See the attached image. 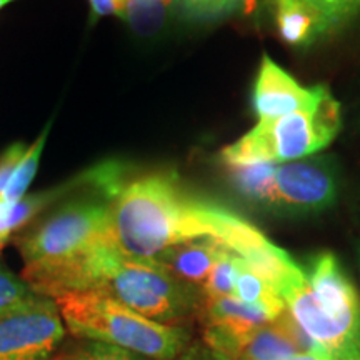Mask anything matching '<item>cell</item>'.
I'll return each mask as SVG.
<instances>
[{
    "label": "cell",
    "instance_id": "16",
    "mask_svg": "<svg viewBox=\"0 0 360 360\" xmlns=\"http://www.w3.org/2000/svg\"><path fill=\"white\" fill-rule=\"evenodd\" d=\"M175 8V0H125L120 19L141 37L160 32Z\"/></svg>",
    "mask_w": 360,
    "mask_h": 360
},
{
    "label": "cell",
    "instance_id": "10",
    "mask_svg": "<svg viewBox=\"0 0 360 360\" xmlns=\"http://www.w3.org/2000/svg\"><path fill=\"white\" fill-rule=\"evenodd\" d=\"M305 277L328 317L339 322L345 330L360 339V300L352 282L340 262L330 252L315 255L310 260Z\"/></svg>",
    "mask_w": 360,
    "mask_h": 360
},
{
    "label": "cell",
    "instance_id": "6",
    "mask_svg": "<svg viewBox=\"0 0 360 360\" xmlns=\"http://www.w3.org/2000/svg\"><path fill=\"white\" fill-rule=\"evenodd\" d=\"M339 180L334 162L327 157L277 164L260 209L281 215H310L334 204Z\"/></svg>",
    "mask_w": 360,
    "mask_h": 360
},
{
    "label": "cell",
    "instance_id": "15",
    "mask_svg": "<svg viewBox=\"0 0 360 360\" xmlns=\"http://www.w3.org/2000/svg\"><path fill=\"white\" fill-rule=\"evenodd\" d=\"M233 295L240 299L242 302L254 305L270 317L277 319L283 310H287V305L283 302L282 295L278 294L277 287L262 276L259 270H255L252 265L238 255L237 259V272H236V290Z\"/></svg>",
    "mask_w": 360,
    "mask_h": 360
},
{
    "label": "cell",
    "instance_id": "23",
    "mask_svg": "<svg viewBox=\"0 0 360 360\" xmlns=\"http://www.w3.org/2000/svg\"><path fill=\"white\" fill-rule=\"evenodd\" d=\"M330 17L339 29L360 12V0H309Z\"/></svg>",
    "mask_w": 360,
    "mask_h": 360
},
{
    "label": "cell",
    "instance_id": "19",
    "mask_svg": "<svg viewBox=\"0 0 360 360\" xmlns=\"http://www.w3.org/2000/svg\"><path fill=\"white\" fill-rule=\"evenodd\" d=\"M250 6L252 0H175L179 15L188 22H214Z\"/></svg>",
    "mask_w": 360,
    "mask_h": 360
},
{
    "label": "cell",
    "instance_id": "14",
    "mask_svg": "<svg viewBox=\"0 0 360 360\" xmlns=\"http://www.w3.org/2000/svg\"><path fill=\"white\" fill-rule=\"evenodd\" d=\"M200 317L207 328L231 332V334H244L254 328L267 326L272 317L254 305H249L237 299L236 295L204 299L200 307Z\"/></svg>",
    "mask_w": 360,
    "mask_h": 360
},
{
    "label": "cell",
    "instance_id": "26",
    "mask_svg": "<svg viewBox=\"0 0 360 360\" xmlns=\"http://www.w3.org/2000/svg\"><path fill=\"white\" fill-rule=\"evenodd\" d=\"M17 233L15 222H13V202L0 200V249L11 242Z\"/></svg>",
    "mask_w": 360,
    "mask_h": 360
},
{
    "label": "cell",
    "instance_id": "13",
    "mask_svg": "<svg viewBox=\"0 0 360 360\" xmlns=\"http://www.w3.org/2000/svg\"><path fill=\"white\" fill-rule=\"evenodd\" d=\"M229 247H225L214 238H197V240L184 242L170 249L160 252L154 260L162 267L167 269L179 281L199 287L205 282L207 276L217 262L220 254Z\"/></svg>",
    "mask_w": 360,
    "mask_h": 360
},
{
    "label": "cell",
    "instance_id": "24",
    "mask_svg": "<svg viewBox=\"0 0 360 360\" xmlns=\"http://www.w3.org/2000/svg\"><path fill=\"white\" fill-rule=\"evenodd\" d=\"M27 147L29 146H25V143L15 142L0 154V199H2L4 192H6L17 165H19L22 157H24Z\"/></svg>",
    "mask_w": 360,
    "mask_h": 360
},
{
    "label": "cell",
    "instance_id": "21",
    "mask_svg": "<svg viewBox=\"0 0 360 360\" xmlns=\"http://www.w3.org/2000/svg\"><path fill=\"white\" fill-rule=\"evenodd\" d=\"M39 294L30 289L22 277H17L6 267L0 260V317L11 310L20 307L30 300H34Z\"/></svg>",
    "mask_w": 360,
    "mask_h": 360
},
{
    "label": "cell",
    "instance_id": "5",
    "mask_svg": "<svg viewBox=\"0 0 360 360\" xmlns=\"http://www.w3.org/2000/svg\"><path fill=\"white\" fill-rule=\"evenodd\" d=\"M114 193L94 191L75 197L15 238L24 267L52 264L114 238Z\"/></svg>",
    "mask_w": 360,
    "mask_h": 360
},
{
    "label": "cell",
    "instance_id": "12",
    "mask_svg": "<svg viewBox=\"0 0 360 360\" xmlns=\"http://www.w3.org/2000/svg\"><path fill=\"white\" fill-rule=\"evenodd\" d=\"M278 37L290 47L304 49L337 30L326 12L309 0H265Z\"/></svg>",
    "mask_w": 360,
    "mask_h": 360
},
{
    "label": "cell",
    "instance_id": "7",
    "mask_svg": "<svg viewBox=\"0 0 360 360\" xmlns=\"http://www.w3.org/2000/svg\"><path fill=\"white\" fill-rule=\"evenodd\" d=\"M65 335L57 304L37 295L0 317V360H52Z\"/></svg>",
    "mask_w": 360,
    "mask_h": 360
},
{
    "label": "cell",
    "instance_id": "1",
    "mask_svg": "<svg viewBox=\"0 0 360 360\" xmlns=\"http://www.w3.org/2000/svg\"><path fill=\"white\" fill-rule=\"evenodd\" d=\"M112 219L117 247L139 259H154L184 242L214 238L257 267L281 249L244 217L193 193L174 172L124 180L112 200Z\"/></svg>",
    "mask_w": 360,
    "mask_h": 360
},
{
    "label": "cell",
    "instance_id": "3",
    "mask_svg": "<svg viewBox=\"0 0 360 360\" xmlns=\"http://www.w3.org/2000/svg\"><path fill=\"white\" fill-rule=\"evenodd\" d=\"M52 300L67 332L79 340L115 345L150 360H179L192 342L184 326L152 321L101 292H69Z\"/></svg>",
    "mask_w": 360,
    "mask_h": 360
},
{
    "label": "cell",
    "instance_id": "2",
    "mask_svg": "<svg viewBox=\"0 0 360 360\" xmlns=\"http://www.w3.org/2000/svg\"><path fill=\"white\" fill-rule=\"evenodd\" d=\"M22 278L35 294L56 299L69 292H101L152 321L180 326L200 314L204 297L154 259L124 254L115 238L52 264L27 265Z\"/></svg>",
    "mask_w": 360,
    "mask_h": 360
},
{
    "label": "cell",
    "instance_id": "17",
    "mask_svg": "<svg viewBox=\"0 0 360 360\" xmlns=\"http://www.w3.org/2000/svg\"><path fill=\"white\" fill-rule=\"evenodd\" d=\"M276 167L277 162H259V164L229 167L232 187L249 204L262 207Z\"/></svg>",
    "mask_w": 360,
    "mask_h": 360
},
{
    "label": "cell",
    "instance_id": "25",
    "mask_svg": "<svg viewBox=\"0 0 360 360\" xmlns=\"http://www.w3.org/2000/svg\"><path fill=\"white\" fill-rule=\"evenodd\" d=\"M179 360H236L232 359L231 355L220 352V350H215L207 345L204 340L200 342H191L188 347L184 350L182 357Z\"/></svg>",
    "mask_w": 360,
    "mask_h": 360
},
{
    "label": "cell",
    "instance_id": "29",
    "mask_svg": "<svg viewBox=\"0 0 360 360\" xmlns=\"http://www.w3.org/2000/svg\"><path fill=\"white\" fill-rule=\"evenodd\" d=\"M12 2H15V0H0V11H2L4 7H7L8 4H12Z\"/></svg>",
    "mask_w": 360,
    "mask_h": 360
},
{
    "label": "cell",
    "instance_id": "18",
    "mask_svg": "<svg viewBox=\"0 0 360 360\" xmlns=\"http://www.w3.org/2000/svg\"><path fill=\"white\" fill-rule=\"evenodd\" d=\"M51 125L52 122H49L45 125L42 132L37 139H35L32 146L27 147L24 157L17 165L15 172H13L11 182L4 192L2 199L0 200H6V202H19L22 197L27 195V191H29L30 184L34 182L35 174L39 170V164L40 159H42V152L45 147V142H47L49 132H51Z\"/></svg>",
    "mask_w": 360,
    "mask_h": 360
},
{
    "label": "cell",
    "instance_id": "27",
    "mask_svg": "<svg viewBox=\"0 0 360 360\" xmlns=\"http://www.w3.org/2000/svg\"><path fill=\"white\" fill-rule=\"evenodd\" d=\"M124 4L125 0H89L90 15L94 20L107 15L122 17Z\"/></svg>",
    "mask_w": 360,
    "mask_h": 360
},
{
    "label": "cell",
    "instance_id": "4",
    "mask_svg": "<svg viewBox=\"0 0 360 360\" xmlns=\"http://www.w3.org/2000/svg\"><path fill=\"white\" fill-rule=\"evenodd\" d=\"M340 125V105L332 94H328L314 109L259 120V124L238 141L224 147L220 159L227 167L259 162L283 164L305 159L334 141Z\"/></svg>",
    "mask_w": 360,
    "mask_h": 360
},
{
    "label": "cell",
    "instance_id": "8",
    "mask_svg": "<svg viewBox=\"0 0 360 360\" xmlns=\"http://www.w3.org/2000/svg\"><path fill=\"white\" fill-rule=\"evenodd\" d=\"M274 285L282 295L287 310L310 339L317 342L332 360H354L360 354V339L328 317L321 307L305 272L292 257L283 264Z\"/></svg>",
    "mask_w": 360,
    "mask_h": 360
},
{
    "label": "cell",
    "instance_id": "11",
    "mask_svg": "<svg viewBox=\"0 0 360 360\" xmlns=\"http://www.w3.org/2000/svg\"><path fill=\"white\" fill-rule=\"evenodd\" d=\"M202 340L236 360H289L299 354L272 322L244 334L204 327Z\"/></svg>",
    "mask_w": 360,
    "mask_h": 360
},
{
    "label": "cell",
    "instance_id": "9",
    "mask_svg": "<svg viewBox=\"0 0 360 360\" xmlns=\"http://www.w3.org/2000/svg\"><path fill=\"white\" fill-rule=\"evenodd\" d=\"M328 94L330 92L323 85H300L289 72L283 70L265 53L254 84L252 102L259 120H269L292 112L314 109Z\"/></svg>",
    "mask_w": 360,
    "mask_h": 360
},
{
    "label": "cell",
    "instance_id": "22",
    "mask_svg": "<svg viewBox=\"0 0 360 360\" xmlns=\"http://www.w3.org/2000/svg\"><path fill=\"white\" fill-rule=\"evenodd\" d=\"M57 360H147L129 350L115 345L101 344V342L80 340L65 354H60Z\"/></svg>",
    "mask_w": 360,
    "mask_h": 360
},
{
    "label": "cell",
    "instance_id": "20",
    "mask_svg": "<svg viewBox=\"0 0 360 360\" xmlns=\"http://www.w3.org/2000/svg\"><path fill=\"white\" fill-rule=\"evenodd\" d=\"M238 255L231 249H225L212 270L207 276L205 282L200 285V294L204 299L233 295L236 290V272Z\"/></svg>",
    "mask_w": 360,
    "mask_h": 360
},
{
    "label": "cell",
    "instance_id": "28",
    "mask_svg": "<svg viewBox=\"0 0 360 360\" xmlns=\"http://www.w3.org/2000/svg\"><path fill=\"white\" fill-rule=\"evenodd\" d=\"M289 360H332L330 355L328 354H295L294 357H290Z\"/></svg>",
    "mask_w": 360,
    "mask_h": 360
},
{
    "label": "cell",
    "instance_id": "30",
    "mask_svg": "<svg viewBox=\"0 0 360 360\" xmlns=\"http://www.w3.org/2000/svg\"><path fill=\"white\" fill-rule=\"evenodd\" d=\"M354 360H360V354H359V355H357V357H355Z\"/></svg>",
    "mask_w": 360,
    "mask_h": 360
}]
</instances>
